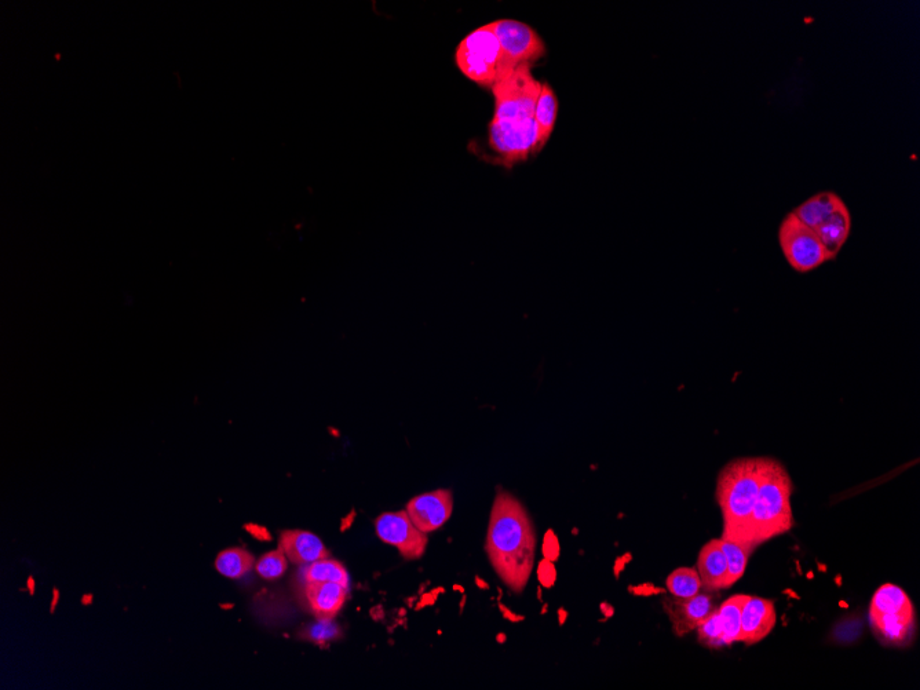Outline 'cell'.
Returning a JSON list of instances; mask_svg holds the SVG:
<instances>
[{"instance_id":"6da1fadb","label":"cell","mask_w":920,"mask_h":690,"mask_svg":"<svg viewBox=\"0 0 920 690\" xmlns=\"http://www.w3.org/2000/svg\"><path fill=\"white\" fill-rule=\"evenodd\" d=\"M485 550L502 582L521 593L535 567L536 533L520 500L502 489L492 506Z\"/></svg>"},{"instance_id":"7a4b0ae2","label":"cell","mask_w":920,"mask_h":690,"mask_svg":"<svg viewBox=\"0 0 920 690\" xmlns=\"http://www.w3.org/2000/svg\"><path fill=\"white\" fill-rule=\"evenodd\" d=\"M770 458H740L721 470L717 500L724 516L722 538L744 545V531L754 509Z\"/></svg>"},{"instance_id":"3957f363","label":"cell","mask_w":920,"mask_h":690,"mask_svg":"<svg viewBox=\"0 0 920 690\" xmlns=\"http://www.w3.org/2000/svg\"><path fill=\"white\" fill-rule=\"evenodd\" d=\"M792 481L786 467L770 458L759 487L757 502L744 531V546L755 547L790 531L794 525L791 507Z\"/></svg>"},{"instance_id":"277c9868","label":"cell","mask_w":920,"mask_h":690,"mask_svg":"<svg viewBox=\"0 0 920 690\" xmlns=\"http://www.w3.org/2000/svg\"><path fill=\"white\" fill-rule=\"evenodd\" d=\"M870 623L882 644L907 645L915 631L914 605L903 589L885 584L872 597Z\"/></svg>"},{"instance_id":"5b68a950","label":"cell","mask_w":920,"mask_h":690,"mask_svg":"<svg viewBox=\"0 0 920 690\" xmlns=\"http://www.w3.org/2000/svg\"><path fill=\"white\" fill-rule=\"evenodd\" d=\"M532 65H520L499 76L492 86L495 111L492 120L522 122L533 119L542 83L532 75Z\"/></svg>"},{"instance_id":"8992f818","label":"cell","mask_w":920,"mask_h":690,"mask_svg":"<svg viewBox=\"0 0 920 690\" xmlns=\"http://www.w3.org/2000/svg\"><path fill=\"white\" fill-rule=\"evenodd\" d=\"M455 61L467 79L492 89L503 72V53L489 24L474 29L459 43Z\"/></svg>"},{"instance_id":"52a82bcc","label":"cell","mask_w":920,"mask_h":690,"mask_svg":"<svg viewBox=\"0 0 920 690\" xmlns=\"http://www.w3.org/2000/svg\"><path fill=\"white\" fill-rule=\"evenodd\" d=\"M488 144L498 155L499 163L509 169L518 162H525L529 156L538 153L546 145L540 138L535 119L522 122L491 120L488 126Z\"/></svg>"},{"instance_id":"ba28073f","label":"cell","mask_w":920,"mask_h":690,"mask_svg":"<svg viewBox=\"0 0 920 690\" xmlns=\"http://www.w3.org/2000/svg\"><path fill=\"white\" fill-rule=\"evenodd\" d=\"M779 243L788 265L799 273H809L832 261L819 236L794 213L786 215L779 228Z\"/></svg>"},{"instance_id":"9c48e42d","label":"cell","mask_w":920,"mask_h":690,"mask_svg":"<svg viewBox=\"0 0 920 690\" xmlns=\"http://www.w3.org/2000/svg\"><path fill=\"white\" fill-rule=\"evenodd\" d=\"M489 27L494 31L502 49L503 72L520 65H532L546 54L545 42L528 24L503 18L489 24Z\"/></svg>"},{"instance_id":"30bf717a","label":"cell","mask_w":920,"mask_h":690,"mask_svg":"<svg viewBox=\"0 0 920 690\" xmlns=\"http://www.w3.org/2000/svg\"><path fill=\"white\" fill-rule=\"evenodd\" d=\"M375 529L379 539L396 547L405 560H418L425 554L427 533L416 528L407 511L381 514L376 518Z\"/></svg>"},{"instance_id":"8fae6325","label":"cell","mask_w":920,"mask_h":690,"mask_svg":"<svg viewBox=\"0 0 920 690\" xmlns=\"http://www.w3.org/2000/svg\"><path fill=\"white\" fill-rule=\"evenodd\" d=\"M454 499L448 489H437L412 498L408 502L407 511L411 521L419 531L430 533L443 527L452 516Z\"/></svg>"},{"instance_id":"7c38bea8","label":"cell","mask_w":920,"mask_h":690,"mask_svg":"<svg viewBox=\"0 0 920 690\" xmlns=\"http://www.w3.org/2000/svg\"><path fill=\"white\" fill-rule=\"evenodd\" d=\"M663 605L673 624L674 633L679 637L697 629L704 619L717 611L714 597L710 594L699 593L690 598L675 597V600H664Z\"/></svg>"},{"instance_id":"4fadbf2b","label":"cell","mask_w":920,"mask_h":690,"mask_svg":"<svg viewBox=\"0 0 920 690\" xmlns=\"http://www.w3.org/2000/svg\"><path fill=\"white\" fill-rule=\"evenodd\" d=\"M776 609L772 601L765 598L748 597L741 612L740 634L737 642L746 645L765 640L776 624Z\"/></svg>"},{"instance_id":"5bb4252c","label":"cell","mask_w":920,"mask_h":690,"mask_svg":"<svg viewBox=\"0 0 920 690\" xmlns=\"http://www.w3.org/2000/svg\"><path fill=\"white\" fill-rule=\"evenodd\" d=\"M279 549L286 554L292 564L305 567L323 558H328V550L315 533L308 531H284L279 539Z\"/></svg>"},{"instance_id":"9a60e30c","label":"cell","mask_w":920,"mask_h":690,"mask_svg":"<svg viewBox=\"0 0 920 690\" xmlns=\"http://www.w3.org/2000/svg\"><path fill=\"white\" fill-rule=\"evenodd\" d=\"M305 593L316 618L332 620L345 604L349 587L334 582L306 583Z\"/></svg>"},{"instance_id":"2e32d148","label":"cell","mask_w":920,"mask_h":690,"mask_svg":"<svg viewBox=\"0 0 920 690\" xmlns=\"http://www.w3.org/2000/svg\"><path fill=\"white\" fill-rule=\"evenodd\" d=\"M702 587L708 591L726 589L728 561L721 547V539L711 540L703 547L697 560Z\"/></svg>"},{"instance_id":"e0dca14e","label":"cell","mask_w":920,"mask_h":690,"mask_svg":"<svg viewBox=\"0 0 920 690\" xmlns=\"http://www.w3.org/2000/svg\"><path fill=\"white\" fill-rule=\"evenodd\" d=\"M852 230V215L846 203L836 208L816 229V235L819 236L820 242L823 243L825 250L831 259H835L845 243L848 242Z\"/></svg>"},{"instance_id":"ac0fdd59","label":"cell","mask_w":920,"mask_h":690,"mask_svg":"<svg viewBox=\"0 0 920 690\" xmlns=\"http://www.w3.org/2000/svg\"><path fill=\"white\" fill-rule=\"evenodd\" d=\"M843 203L845 202L836 193L821 192L819 195L810 197L806 202H803L792 213L799 221L814 230Z\"/></svg>"},{"instance_id":"d6986e66","label":"cell","mask_w":920,"mask_h":690,"mask_svg":"<svg viewBox=\"0 0 920 690\" xmlns=\"http://www.w3.org/2000/svg\"><path fill=\"white\" fill-rule=\"evenodd\" d=\"M558 105L560 104H558L556 91L553 90L549 83H542V93H540L538 104H536L533 119H535L536 126H538L540 138L545 144L549 142L551 134L556 129Z\"/></svg>"},{"instance_id":"ffe728a7","label":"cell","mask_w":920,"mask_h":690,"mask_svg":"<svg viewBox=\"0 0 920 690\" xmlns=\"http://www.w3.org/2000/svg\"><path fill=\"white\" fill-rule=\"evenodd\" d=\"M254 567L255 558L253 554L248 553L247 550L239 549V547L222 551V553L218 554L217 560H215V569L221 575L230 579L243 578Z\"/></svg>"},{"instance_id":"44dd1931","label":"cell","mask_w":920,"mask_h":690,"mask_svg":"<svg viewBox=\"0 0 920 690\" xmlns=\"http://www.w3.org/2000/svg\"><path fill=\"white\" fill-rule=\"evenodd\" d=\"M305 583L334 582L349 587V573L341 562L323 558L312 564L305 565L302 571Z\"/></svg>"},{"instance_id":"7402d4cb","label":"cell","mask_w":920,"mask_h":690,"mask_svg":"<svg viewBox=\"0 0 920 690\" xmlns=\"http://www.w3.org/2000/svg\"><path fill=\"white\" fill-rule=\"evenodd\" d=\"M748 597L746 595H735L721 605L718 609L719 619L722 624V642L724 645L737 642L741 627V612L746 604Z\"/></svg>"},{"instance_id":"603a6c76","label":"cell","mask_w":920,"mask_h":690,"mask_svg":"<svg viewBox=\"0 0 920 690\" xmlns=\"http://www.w3.org/2000/svg\"><path fill=\"white\" fill-rule=\"evenodd\" d=\"M721 547L724 550L726 561H728V580H726V589H730L736 582L743 578L746 572L748 558L752 553L751 547L740 545L732 540L722 538Z\"/></svg>"},{"instance_id":"cb8c5ba5","label":"cell","mask_w":920,"mask_h":690,"mask_svg":"<svg viewBox=\"0 0 920 690\" xmlns=\"http://www.w3.org/2000/svg\"><path fill=\"white\" fill-rule=\"evenodd\" d=\"M667 589L677 598L695 597L702 589L699 572L693 568L677 569L668 576Z\"/></svg>"},{"instance_id":"d4e9b609","label":"cell","mask_w":920,"mask_h":690,"mask_svg":"<svg viewBox=\"0 0 920 690\" xmlns=\"http://www.w3.org/2000/svg\"><path fill=\"white\" fill-rule=\"evenodd\" d=\"M288 558L280 549L270 551L255 565V569L262 578L266 580H276L284 575L288 568Z\"/></svg>"},{"instance_id":"484cf974","label":"cell","mask_w":920,"mask_h":690,"mask_svg":"<svg viewBox=\"0 0 920 690\" xmlns=\"http://www.w3.org/2000/svg\"><path fill=\"white\" fill-rule=\"evenodd\" d=\"M697 634H699L700 642L704 645L711 646V648L724 646V642H722V624L721 619H719L718 609L697 626Z\"/></svg>"},{"instance_id":"4316f807","label":"cell","mask_w":920,"mask_h":690,"mask_svg":"<svg viewBox=\"0 0 920 690\" xmlns=\"http://www.w3.org/2000/svg\"><path fill=\"white\" fill-rule=\"evenodd\" d=\"M319 622L312 624L308 629L305 630L303 637L308 641L315 642L317 645L327 644V642L335 641L341 635V630L337 624L332 622V620H321L317 619Z\"/></svg>"},{"instance_id":"83f0119b","label":"cell","mask_w":920,"mask_h":690,"mask_svg":"<svg viewBox=\"0 0 920 690\" xmlns=\"http://www.w3.org/2000/svg\"><path fill=\"white\" fill-rule=\"evenodd\" d=\"M539 579L546 587L553 586L554 580H556V571H554L553 564L547 558L545 561L540 562Z\"/></svg>"},{"instance_id":"f1b7e54d","label":"cell","mask_w":920,"mask_h":690,"mask_svg":"<svg viewBox=\"0 0 920 690\" xmlns=\"http://www.w3.org/2000/svg\"><path fill=\"white\" fill-rule=\"evenodd\" d=\"M543 553L547 560L554 561L560 554V545H558V540L556 536L553 535V532H547L545 538V545H543Z\"/></svg>"},{"instance_id":"f546056e","label":"cell","mask_w":920,"mask_h":690,"mask_svg":"<svg viewBox=\"0 0 920 690\" xmlns=\"http://www.w3.org/2000/svg\"><path fill=\"white\" fill-rule=\"evenodd\" d=\"M246 529L248 532L251 533V535L255 536V538L259 540H269L270 539L269 532L266 531L265 528L258 527V525H254V524L246 525Z\"/></svg>"}]
</instances>
